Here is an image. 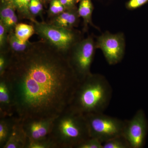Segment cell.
<instances>
[{
  "mask_svg": "<svg viewBox=\"0 0 148 148\" xmlns=\"http://www.w3.org/2000/svg\"><path fill=\"white\" fill-rule=\"evenodd\" d=\"M2 77L12 91L14 116L21 121L58 116L79 82L68 57L42 40L23 54L11 55Z\"/></svg>",
  "mask_w": 148,
  "mask_h": 148,
  "instance_id": "1",
  "label": "cell"
},
{
  "mask_svg": "<svg viewBox=\"0 0 148 148\" xmlns=\"http://www.w3.org/2000/svg\"><path fill=\"white\" fill-rule=\"evenodd\" d=\"M112 92L106 77L91 73L79 81L68 107L83 115L104 113L110 103Z\"/></svg>",
  "mask_w": 148,
  "mask_h": 148,
  "instance_id": "2",
  "label": "cell"
},
{
  "mask_svg": "<svg viewBox=\"0 0 148 148\" xmlns=\"http://www.w3.org/2000/svg\"><path fill=\"white\" fill-rule=\"evenodd\" d=\"M49 137L56 148H76L90 138L84 115L68 107L56 118Z\"/></svg>",
  "mask_w": 148,
  "mask_h": 148,
  "instance_id": "3",
  "label": "cell"
},
{
  "mask_svg": "<svg viewBox=\"0 0 148 148\" xmlns=\"http://www.w3.org/2000/svg\"><path fill=\"white\" fill-rule=\"evenodd\" d=\"M32 24L35 34L41 40L67 57L73 47L83 38L81 32L75 29H64L44 21H36Z\"/></svg>",
  "mask_w": 148,
  "mask_h": 148,
  "instance_id": "4",
  "label": "cell"
},
{
  "mask_svg": "<svg viewBox=\"0 0 148 148\" xmlns=\"http://www.w3.org/2000/svg\"><path fill=\"white\" fill-rule=\"evenodd\" d=\"M90 137L103 143L123 135L126 120L105 114L104 113L84 115Z\"/></svg>",
  "mask_w": 148,
  "mask_h": 148,
  "instance_id": "5",
  "label": "cell"
},
{
  "mask_svg": "<svg viewBox=\"0 0 148 148\" xmlns=\"http://www.w3.org/2000/svg\"><path fill=\"white\" fill-rule=\"evenodd\" d=\"M96 49L95 41L92 36H88L77 43L69 52L68 59L79 81L91 73Z\"/></svg>",
  "mask_w": 148,
  "mask_h": 148,
  "instance_id": "6",
  "label": "cell"
},
{
  "mask_svg": "<svg viewBox=\"0 0 148 148\" xmlns=\"http://www.w3.org/2000/svg\"><path fill=\"white\" fill-rule=\"evenodd\" d=\"M96 49L102 50L106 61L110 65L119 64L124 57L125 38L123 33L112 34L107 31L96 37Z\"/></svg>",
  "mask_w": 148,
  "mask_h": 148,
  "instance_id": "7",
  "label": "cell"
},
{
  "mask_svg": "<svg viewBox=\"0 0 148 148\" xmlns=\"http://www.w3.org/2000/svg\"><path fill=\"white\" fill-rule=\"evenodd\" d=\"M148 130V121L142 109L137 111L129 120H126L123 135L131 148H142L145 143Z\"/></svg>",
  "mask_w": 148,
  "mask_h": 148,
  "instance_id": "8",
  "label": "cell"
},
{
  "mask_svg": "<svg viewBox=\"0 0 148 148\" xmlns=\"http://www.w3.org/2000/svg\"><path fill=\"white\" fill-rule=\"evenodd\" d=\"M56 117L28 119L21 121L28 140L36 141L49 137Z\"/></svg>",
  "mask_w": 148,
  "mask_h": 148,
  "instance_id": "9",
  "label": "cell"
},
{
  "mask_svg": "<svg viewBox=\"0 0 148 148\" xmlns=\"http://www.w3.org/2000/svg\"><path fill=\"white\" fill-rule=\"evenodd\" d=\"M12 91L4 78L0 77V118L14 116Z\"/></svg>",
  "mask_w": 148,
  "mask_h": 148,
  "instance_id": "10",
  "label": "cell"
},
{
  "mask_svg": "<svg viewBox=\"0 0 148 148\" xmlns=\"http://www.w3.org/2000/svg\"><path fill=\"white\" fill-rule=\"evenodd\" d=\"M79 18L77 8L65 10L58 16L51 18L49 23L56 27L72 29L78 26Z\"/></svg>",
  "mask_w": 148,
  "mask_h": 148,
  "instance_id": "11",
  "label": "cell"
},
{
  "mask_svg": "<svg viewBox=\"0 0 148 148\" xmlns=\"http://www.w3.org/2000/svg\"><path fill=\"white\" fill-rule=\"evenodd\" d=\"M19 19L16 10L7 0H1L0 21L5 27L8 33L14 32Z\"/></svg>",
  "mask_w": 148,
  "mask_h": 148,
  "instance_id": "12",
  "label": "cell"
},
{
  "mask_svg": "<svg viewBox=\"0 0 148 148\" xmlns=\"http://www.w3.org/2000/svg\"><path fill=\"white\" fill-rule=\"evenodd\" d=\"M27 142L22 121L16 117L10 137L3 148H26Z\"/></svg>",
  "mask_w": 148,
  "mask_h": 148,
  "instance_id": "13",
  "label": "cell"
},
{
  "mask_svg": "<svg viewBox=\"0 0 148 148\" xmlns=\"http://www.w3.org/2000/svg\"><path fill=\"white\" fill-rule=\"evenodd\" d=\"M79 3L78 12L80 17H82L83 20V32H87L89 25L93 28L99 29L92 22V15L94 6L92 0H80Z\"/></svg>",
  "mask_w": 148,
  "mask_h": 148,
  "instance_id": "14",
  "label": "cell"
},
{
  "mask_svg": "<svg viewBox=\"0 0 148 148\" xmlns=\"http://www.w3.org/2000/svg\"><path fill=\"white\" fill-rule=\"evenodd\" d=\"M34 42L23 41L16 37L14 32L9 33L8 49L11 55H18L27 52Z\"/></svg>",
  "mask_w": 148,
  "mask_h": 148,
  "instance_id": "15",
  "label": "cell"
},
{
  "mask_svg": "<svg viewBox=\"0 0 148 148\" xmlns=\"http://www.w3.org/2000/svg\"><path fill=\"white\" fill-rule=\"evenodd\" d=\"M16 10L18 18L27 19L34 23L37 21L33 17L29 11V5L31 0H7Z\"/></svg>",
  "mask_w": 148,
  "mask_h": 148,
  "instance_id": "16",
  "label": "cell"
},
{
  "mask_svg": "<svg viewBox=\"0 0 148 148\" xmlns=\"http://www.w3.org/2000/svg\"><path fill=\"white\" fill-rule=\"evenodd\" d=\"M16 119L14 116L0 118V148H3L8 141Z\"/></svg>",
  "mask_w": 148,
  "mask_h": 148,
  "instance_id": "17",
  "label": "cell"
},
{
  "mask_svg": "<svg viewBox=\"0 0 148 148\" xmlns=\"http://www.w3.org/2000/svg\"><path fill=\"white\" fill-rule=\"evenodd\" d=\"M16 37L23 41H29V38L35 34L34 27L33 24L18 23L14 30Z\"/></svg>",
  "mask_w": 148,
  "mask_h": 148,
  "instance_id": "18",
  "label": "cell"
},
{
  "mask_svg": "<svg viewBox=\"0 0 148 148\" xmlns=\"http://www.w3.org/2000/svg\"><path fill=\"white\" fill-rule=\"evenodd\" d=\"M103 148H131L123 135L117 136L103 143Z\"/></svg>",
  "mask_w": 148,
  "mask_h": 148,
  "instance_id": "19",
  "label": "cell"
},
{
  "mask_svg": "<svg viewBox=\"0 0 148 148\" xmlns=\"http://www.w3.org/2000/svg\"><path fill=\"white\" fill-rule=\"evenodd\" d=\"M26 148H56L49 136L42 140L32 141L28 139Z\"/></svg>",
  "mask_w": 148,
  "mask_h": 148,
  "instance_id": "20",
  "label": "cell"
},
{
  "mask_svg": "<svg viewBox=\"0 0 148 148\" xmlns=\"http://www.w3.org/2000/svg\"><path fill=\"white\" fill-rule=\"evenodd\" d=\"M66 10L59 0H51L49 3L48 15L50 18H52L58 16Z\"/></svg>",
  "mask_w": 148,
  "mask_h": 148,
  "instance_id": "21",
  "label": "cell"
},
{
  "mask_svg": "<svg viewBox=\"0 0 148 148\" xmlns=\"http://www.w3.org/2000/svg\"><path fill=\"white\" fill-rule=\"evenodd\" d=\"M43 5L41 0H31L29 5V11L32 16L35 19L38 16L42 18Z\"/></svg>",
  "mask_w": 148,
  "mask_h": 148,
  "instance_id": "22",
  "label": "cell"
},
{
  "mask_svg": "<svg viewBox=\"0 0 148 148\" xmlns=\"http://www.w3.org/2000/svg\"><path fill=\"white\" fill-rule=\"evenodd\" d=\"M9 33L0 21V52H8Z\"/></svg>",
  "mask_w": 148,
  "mask_h": 148,
  "instance_id": "23",
  "label": "cell"
},
{
  "mask_svg": "<svg viewBox=\"0 0 148 148\" xmlns=\"http://www.w3.org/2000/svg\"><path fill=\"white\" fill-rule=\"evenodd\" d=\"M10 61L11 54L9 52H0V77L4 75Z\"/></svg>",
  "mask_w": 148,
  "mask_h": 148,
  "instance_id": "24",
  "label": "cell"
},
{
  "mask_svg": "<svg viewBox=\"0 0 148 148\" xmlns=\"http://www.w3.org/2000/svg\"><path fill=\"white\" fill-rule=\"evenodd\" d=\"M76 148H103V143L96 138L90 137L79 144Z\"/></svg>",
  "mask_w": 148,
  "mask_h": 148,
  "instance_id": "25",
  "label": "cell"
},
{
  "mask_svg": "<svg viewBox=\"0 0 148 148\" xmlns=\"http://www.w3.org/2000/svg\"><path fill=\"white\" fill-rule=\"evenodd\" d=\"M148 3V0H129L125 4V7L129 10H133L141 7Z\"/></svg>",
  "mask_w": 148,
  "mask_h": 148,
  "instance_id": "26",
  "label": "cell"
},
{
  "mask_svg": "<svg viewBox=\"0 0 148 148\" xmlns=\"http://www.w3.org/2000/svg\"><path fill=\"white\" fill-rule=\"evenodd\" d=\"M80 0H59L66 10L77 8V4Z\"/></svg>",
  "mask_w": 148,
  "mask_h": 148,
  "instance_id": "27",
  "label": "cell"
},
{
  "mask_svg": "<svg viewBox=\"0 0 148 148\" xmlns=\"http://www.w3.org/2000/svg\"><path fill=\"white\" fill-rule=\"evenodd\" d=\"M41 1L43 3L44 5H46L48 3H49L51 0H41Z\"/></svg>",
  "mask_w": 148,
  "mask_h": 148,
  "instance_id": "28",
  "label": "cell"
}]
</instances>
